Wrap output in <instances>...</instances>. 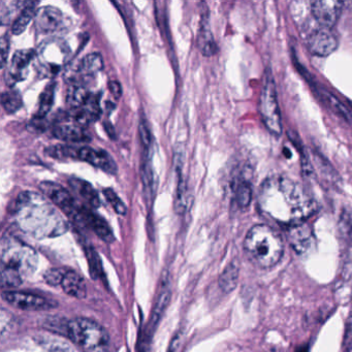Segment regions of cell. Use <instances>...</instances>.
I'll use <instances>...</instances> for the list:
<instances>
[{"label":"cell","mask_w":352,"mask_h":352,"mask_svg":"<svg viewBox=\"0 0 352 352\" xmlns=\"http://www.w3.org/2000/svg\"><path fill=\"white\" fill-rule=\"evenodd\" d=\"M60 287L63 288L65 294L73 296V298H79V300L85 298L87 294L85 280L79 274L71 271V270L65 271Z\"/></svg>","instance_id":"obj_20"},{"label":"cell","mask_w":352,"mask_h":352,"mask_svg":"<svg viewBox=\"0 0 352 352\" xmlns=\"http://www.w3.org/2000/svg\"><path fill=\"white\" fill-rule=\"evenodd\" d=\"M86 254H87L88 263H89L90 274H92L94 278H96L102 272L100 257L96 254V250L92 247L86 249Z\"/></svg>","instance_id":"obj_33"},{"label":"cell","mask_w":352,"mask_h":352,"mask_svg":"<svg viewBox=\"0 0 352 352\" xmlns=\"http://www.w3.org/2000/svg\"><path fill=\"white\" fill-rule=\"evenodd\" d=\"M140 138H141L142 146L144 151H151L152 149V135L149 127H148L147 121L142 119L139 125Z\"/></svg>","instance_id":"obj_32"},{"label":"cell","mask_w":352,"mask_h":352,"mask_svg":"<svg viewBox=\"0 0 352 352\" xmlns=\"http://www.w3.org/2000/svg\"><path fill=\"white\" fill-rule=\"evenodd\" d=\"M53 135L61 141L71 142V143H88L91 141L85 127L79 124H58L53 129Z\"/></svg>","instance_id":"obj_18"},{"label":"cell","mask_w":352,"mask_h":352,"mask_svg":"<svg viewBox=\"0 0 352 352\" xmlns=\"http://www.w3.org/2000/svg\"><path fill=\"white\" fill-rule=\"evenodd\" d=\"M288 242L298 254L309 252L314 245V234L312 228L306 221L287 226Z\"/></svg>","instance_id":"obj_14"},{"label":"cell","mask_w":352,"mask_h":352,"mask_svg":"<svg viewBox=\"0 0 352 352\" xmlns=\"http://www.w3.org/2000/svg\"><path fill=\"white\" fill-rule=\"evenodd\" d=\"M55 87H56V85H55L54 82L46 86L44 91L40 96L38 110L34 114V118L45 119V117L50 112L53 104H54Z\"/></svg>","instance_id":"obj_25"},{"label":"cell","mask_w":352,"mask_h":352,"mask_svg":"<svg viewBox=\"0 0 352 352\" xmlns=\"http://www.w3.org/2000/svg\"><path fill=\"white\" fill-rule=\"evenodd\" d=\"M38 257L32 247L13 236L1 242V285L17 287L24 277H30L38 267Z\"/></svg>","instance_id":"obj_3"},{"label":"cell","mask_w":352,"mask_h":352,"mask_svg":"<svg viewBox=\"0 0 352 352\" xmlns=\"http://www.w3.org/2000/svg\"><path fill=\"white\" fill-rule=\"evenodd\" d=\"M104 197H106L107 201L110 203V205L112 206L113 209H114V211L116 212L117 214H119V215L121 216L126 215V205L121 201L120 197H118V195H117L112 188H104Z\"/></svg>","instance_id":"obj_31"},{"label":"cell","mask_w":352,"mask_h":352,"mask_svg":"<svg viewBox=\"0 0 352 352\" xmlns=\"http://www.w3.org/2000/svg\"><path fill=\"white\" fill-rule=\"evenodd\" d=\"M239 269L234 263H230L219 277V286L224 292H230L238 283Z\"/></svg>","instance_id":"obj_28"},{"label":"cell","mask_w":352,"mask_h":352,"mask_svg":"<svg viewBox=\"0 0 352 352\" xmlns=\"http://www.w3.org/2000/svg\"><path fill=\"white\" fill-rule=\"evenodd\" d=\"M104 69V60L100 53H91L86 55L78 67V73L83 77L96 75Z\"/></svg>","instance_id":"obj_22"},{"label":"cell","mask_w":352,"mask_h":352,"mask_svg":"<svg viewBox=\"0 0 352 352\" xmlns=\"http://www.w3.org/2000/svg\"><path fill=\"white\" fill-rule=\"evenodd\" d=\"M1 104H3L6 112L14 114L22 108L23 100L18 90H8L1 94Z\"/></svg>","instance_id":"obj_27"},{"label":"cell","mask_w":352,"mask_h":352,"mask_svg":"<svg viewBox=\"0 0 352 352\" xmlns=\"http://www.w3.org/2000/svg\"><path fill=\"white\" fill-rule=\"evenodd\" d=\"M15 218L19 228L34 238H56L69 230V224L43 195L32 191L20 193Z\"/></svg>","instance_id":"obj_2"},{"label":"cell","mask_w":352,"mask_h":352,"mask_svg":"<svg viewBox=\"0 0 352 352\" xmlns=\"http://www.w3.org/2000/svg\"><path fill=\"white\" fill-rule=\"evenodd\" d=\"M72 189L83 199L90 207H100V201L94 187L87 181L82 180L79 178H71L69 181Z\"/></svg>","instance_id":"obj_21"},{"label":"cell","mask_w":352,"mask_h":352,"mask_svg":"<svg viewBox=\"0 0 352 352\" xmlns=\"http://www.w3.org/2000/svg\"><path fill=\"white\" fill-rule=\"evenodd\" d=\"M76 160L87 162L110 175H116L118 173L117 164L112 156L102 149H94L90 147L77 148Z\"/></svg>","instance_id":"obj_13"},{"label":"cell","mask_w":352,"mask_h":352,"mask_svg":"<svg viewBox=\"0 0 352 352\" xmlns=\"http://www.w3.org/2000/svg\"><path fill=\"white\" fill-rule=\"evenodd\" d=\"M48 155L55 160H76L77 147L69 145H54L47 148Z\"/></svg>","instance_id":"obj_29"},{"label":"cell","mask_w":352,"mask_h":352,"mask_svg":"<svg viewBox=\"0 0 352 352\" xmlns=\"http://www.w3.org/2000/svg\"><path fill=\"white\" fill-rule=\"evenodd\" d=\"M69 48L63 40H49L41 45L36 51V65L41 75L50 77L60 71L67 63Z\"/></svg>","instance_id":"obj_6"},{"label":"cell","mask_w":352,"mask_h":352,"mask_svg":"<svg viewBox=\"0 0 352 352\" xmlns=\"http://www.w3.org/2000/svg\"><path fill=\"white\" fill-rule=\"evenodd\" d=\"M343 351L352 352V313L345 323V331L343 338Z\"/></svg>","instance_id":"obj_35"},{"label":"cell","mask_w":352,"mask_h":352,"mask_svg":"<svg viewBox=\"0 0 352 352\" xmlns=\"http://www.w3.org/2000/svg\"><path fill=\"white\" fill-rule=\"evenodd\" d=\"M20 3H16L15 7H14V1H10V3L3 1V3H1V14H0V16H1V23H9L10 19H11L12 13H13L16 7L20 6Z\"/></svg>","instance_id":"obj_36"},{"label":"cell","mask_w":352,"mask_h":352,"mask_svg":"<svg viewBox=\"0 0 352 352\" xmlns=\"http://www.w3.org/2000/svg\"><path fill=\"white\" fill-rule=\"evenodd\" d=\"M170 280L168 276H162V282H160V290H158L157 298H156L155 305H154L153 310L151 313V318L147 325V331H146L145 337H144L143 344L142 346L148 348L152 337L155 333L156 327L160 323V319L164 316V311L168 308L170 300Z\"/></svg>","instance_id":"obj_9"},{"label":"cell","mask_w":352,"mask_h":352,"mask_svg":"<svg viewBox=\"0 0 352 352\" xmlns=\"http://www.w3.org/2000/svg\"><path fill=\"white\" fill-rule=\"evenodd\" d=\"M79 221L83 222L84 224L89 226V228L96 232V236L102 239L104 242H114V234H113V230H111L108 222H107L102 216L94 213L89 208L81 206L79 214Z\"/></svg>","instance_id":"obj_17"},{"label":"cell","mask_w":352,"mask_h":352,"mask_svg":"<svg viewBox=\"0 0 352 352\" xmlns=\"http://www.w3.org/2000/svg\"><path fill=\"white\" fill-rule=\"evenodd\" d=\"M36 56V52L32 49H22L14 54L6 72L5 80L8 86L14 87L16 83L24 81L28 78V67Z\"/></svg>","instance_id":"obj_11"},{"label":"cell","mask_w":352,"mask_h":352,"mask_svg":"<svg viewBox=\"0 0 352 352\" xmlns=\"http://www.w3.org/2000/svg\"><path fill=\"white\" fill-rule=\"evenodd\" d=\"M67 336L85 352H109L110 337L106 329L91 319L78 317L67 321Z\"/></svg>","instance_id":"obj_5"},{"label":"cell","mask_w":352,"mask_h":352,"mask_svg":"<svg viewBox=\"0 0 352 352\" xmlns=\"http://www.w3.org/2000/svg\"><path fill=\"white\" fill-rule=\"evenodd\" d=\"M3 298L11 306L26 311L49 310L57 306L54 300L30 292L10 290L3 292Z\"/></svg>","instance_id":"obj_10"},{"label":"cell","mask_w":352,"mask_h":352,"mask_svg":"<svg viewBox=\"0 0 352 352\" xmlns=\"http://www.w3.org/2000/svg\"><path fill=\"white\" fill-rule=\"evenodd\" d=\"M259 111H261V118H263L267 129L274 135H281V114H280L279 104L277 102L275 82H274L270 71L265 75V85H263L261 96Z\"/></svg>","instance_id":"obj_7"},{"label":"cell","mask_w":352,"mask_h":352,"mask_svg":"<svg viewBox=\"0 0 352 352\" xmlns=\"http://www.w3.org/2000/svg\"><path fill=\"white\" fill-rule=\"evenodd\" d=\"M197 46H199L201 54L206 57L213 56L217 52V45H216L213 34H212L211 30H210L209 12H208V10H206L205 13L201 14Z\"/></svg>","instance_id":"obj_19"},{"label":"cell","mask_w":352,"mask_h":352,"mask_svg":"<svg viewBox=\"0 0 352 352\" xmlns=\"http://www.w3.org/2000/svg\"><path fill=\"white\" fill-rule=\"evenodd\" d=\"M91 94L87 88L80 83H73L67 92V102L72 109H80L85 104Z\"/></svg>","instance_id":"obj_23"},{"label":"cell","mask_w":352,"mask_h":352,"mask_svg":"<svg viewBox=\"0 0 352 352\" xmlns=\"http://www.w3.org/2000/svg\"><path fill=\"white\" fill-rule=\"evenodd\" d=\"M51 352H67V351H65V350H63V349H54V350H52V351Z\"/></svg>","instance_id":"obj_40"},{"label":"cell","mask_w":352,"mask_h":352,"mask_svg":"<svg viewBox=\"0 0 352 352\" xmlns=\"http://www.w3.org/2000/svg\"><path fill=\"white\" fill-rule=\"evenodd\" d=\"M47 129V123L45 119L34 118L28 123V129L32 133H43Z\"/></svg>","instance_id":"obj_38"},{"label":"cell","mask_w":352,"mask_h":352,"mask_svg":"<svg viewBox=\"0 0 352 352\" xmlns=\"http://www.w3.org/2000/svg\"><path fill=\"white\" fill-rule=\"evenodd\" d=\"M175 172L177 174V179H178L174 204L175 211H176V213L183 214L186 210L187 203H188L186 183L183 180L182 170H175Z\"/></svg>","instance_id":"obj_26"},{"label":"cell","mask_w":352,"mask_h":352,"mask_svg":"<svg viewBox=\"0 0 352 352\" xmlns=\"http://www.w3.org/2000/svg\"><path fill=\"white\" fill-rule=\"evenodd\" d=\"M259 209L286 226L306 221L317 211V204L298 183L283 176L265 179L259 188Z\"/></svg>","instance_id":"obj_1"},{"label":"cell","mask_w":352,"mask_h":352,"mask_svg":"<svg viewBox=\"0 0 352 352\" xmlns=\"http://www.w3.org/2000/svg\"><path fill=\"white\" fill-rule=\"evenodd\" d=\"M40 189L59 209L63 210L76 221H79L81 205L77 203L73 195L65 187L52 182V181H45V182L41 183Z\"/></svg>","instance_id":"obj_8"},{"label":"cell","mask_w":352,"mask_h":352,"mask_svg":"<svg viewBox=\"0 0 352 352\" xmlns=\"http://www.w3.org/2000/svg\"><path fill=\"white\" fill-rule=\"evenodd\" d=\"M109 89H110L111 94L116 100H119L122 96V87H121L120 83L118 81H111L109 83Z\"/></svg>","instance_id":"obj_39"},{"label":"cell","mask_w":352,"mask_h":352,"mask_svg":"<svg viewBox=\"0 0 352 352\" xmlns=\"http://www.w3.org/2000/svg\"><path fill=\"white\" fill-rule=\"evenodd\" d=\"M251 186L249 182L247 181H242L239 183L236 186V193H234V197H236V204H238L240 208L248 207L249 204L251 201Z\"/></svg>","instance_id":"obj_30"},{"label":"cell","mask_w":352,"mask_h":352,"mask_svg":"<svg viewBox=\"0 0 352 352\" xmlns=\"http://www.w3.org/2000/svg\"><path fill=\"white\" fill-rule=\"evenodd\" d=\"M343 3L336 0H316L311 3V14L320 28L331 30L339 19Z\"/></svg>","instance_id":"obj_12"},{"label":"cell","mask_w":352,"mask_h":352,"mask_svg":"<svg viewBox=\"0 0 352 352\" xmlns=\"http://www.w3.org/2000/svg\"><path fill=\"white\" fill-rule=\"evenodd\" d=\"M337 47V38L327 28L314 30L308 38L309 51L316 56H329Z\"/></svg>","instance_id":"obj_15"},{"label":"cell","mask_w":352,"mask_h":352,"mask_svg":"<svg viewBox=\"0 0 352 352\" xmlns=\"http://www.w3.org/2000/svg\"><path fill=\"white\" fill-rule=\"evenodd\" d=\"M65 17L63 12L54 7H45L38 11L34 25L40 34H49L63 28Z\"/></svg>","instance_id":"obj_16"},{"label":"cell","mask_w":352,"mask_h":352,"mask_svg":"<svg viewBox=\"0 0 352 352\" xmlns=\"http://www.w3.org/2000/svg\"><path fill=\"white\" fill-rule=\"evenodd\" d=\"M10 52V38L8 36H3L1 38V42H0V67L1 69H5L6 65H7L8 56H9Z\"/></svg>","instance_id":"obj_37"},{"label":"cell","mask_w":352,"mask_h":352,"mask_svg":"<svg viewBox=\"0 0 352 352\" xmlns=\"http://www.w3.org/2000/svg\"><path fill=\"white\" fill-rule=\"evenodd\" d=\"M244 249L253 263L263 269H269L279 263L284 245L281 236L271 226L257 224L247 232Z\"/></svg>","instance_id":"obj_4"},{"label":"cell","mask_w":352,"mask_h":352,"mask_svg":"<svg viewBox=\"0 0 352 352\" xmlns=\"http://www.w3.org/2000/svg\"><path fill=\"white\" fill-rule=\"evenodd\" d=\"M38 3H28L26 7L22 9L21 13L18 16L17 19L14 22L13 26H12V32L15 36H20L23 34L24 30L28 28V24L32 22L34 18H36V6Z\"/></svg>","instance_id":"obj_24"},{"label":"cell","mask_w":352,"mask_h":352,"mask_svg":"<svg viewBox=\"0 0 352 352\" xmlns=\"http://www.w3.org/2000/svg\"><path fill=\"white\" fill-rule=\"evenodd\" d=\"M63 275H65V271L63 270L50 269L45 273L44 279L49 285L60 286Z\"/></svg>","instance_id":"obj_34"}]
</instances>
